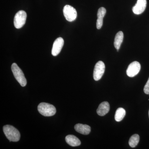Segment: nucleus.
<instances>
[{
	"label": "nucleus",
	"mask_w": 149,
	"mask_h": 149,
	"mask_svg": "<svg viewBox=\"0 0 149 149\" xmlns=\"http://www.w3.org/2000/svg\"><path fill=\"white\" fill-rule=\"evenodd\" d=\"M65 141L68 145L72 147L78 146L81 144L80 140L73 135H70L66 136Z\"/></svg>",
	"instance_id": "13"
},
{
	"label": "nucleus",
	"mask_w": 149,
	"mask_h": 149,
	"mask_svg": "<svg viewBox=\"0 0 149 149\" xmlns=\"http://www.w3.org/2000/svg\"><path fill=\"white\" fill-rule=\"evenodd\" d=\"M123 39V33L122 31H119L116 35L115 37L114 46L117 50H119Z\"/></svg>",
	"instance_id": "14"
},
{
	"label": "nucleus",
	"mask_w": 149,
	"mask_h": 149,
	"mask_svg": "<svg viewBox=\"0 0 149 149\" xmlns=\"http://www.w3.org/2000/svg\"><path fill=\"white\" fill-rule=\"evenodd\" d=\"M109 103L107 102H103L99 105L97 109V113L100 116H104L109 112Z\"/></svg>",
	"instance_id": "12"
},
{
	"label": "nucleus",
	"mask_w": 149,
	"mask_h": 149,
	"mask_svg": "<svg viewBox=\"0 0 149 149\" xmlns=\"http://www.w3.org/2000/svg\"><path fill=\"white\" fill-rule=\"evenodd\" d=\"M141 68V64L139 62L133 61L128 66L126 74L129 77H134L139 73Z\"/></svg>",
	"instance_id": "7"
},
{
	"label": "nucleus",
	"mask_w": 149,
	"mask_h": 149,
	"mask_svg": "<svg viewBox=\"0 0 149 149\" xmlns=\"http://www.w3.org/2000/svg\"><path fill=\"white\" fill-rule=\"evenodd\" d=\"M144 92L145 94L149 95V77L147 81L146 84L145 85L144 88Z\"/></svg>",
	"instance_id": "17"
},
{
	"label": "nucleus",
	"mask_w": 149,
	"mask_h": 149,
	"mask_svg": "<svg viewBox=\"0 0 149 149\" xmlns=\"http://www.w3.org/2000/svg\"><path fill=\"white\" fill-rule=\"evenodd\" d=\"M74 128L77 132L83 135H88L91 131V127L85 124L78 123L75 125Z\"/></svg>",
	"instance_id": "11"
},
{
	"label": "nucleus",
	"mask_w": 149,
	"mask_h": 149,
	"mask_svg": "<svg viewBox=\"0 0 149 149\" xmlns=\"http://www.w3.org/2000/svg\"></svg>",
	"instance_id": "18"
},
{
	"label": "nucleus",
	"mask_w": 149,
	"mask_h": 149,
	"mask_svg": "<svg viewBox=\"0 0 149 149\" xmlns=\"http://www.w3.org/2000/svg\"><path fill=\"white\" fill-rule=\"evenodd\" d=\"M27 13L24 10H19L15 14L14 19V24L17 29L22 28L26 22Z\"/></svg>",
	"instance_id": "4"
},
{
	"label": "nucleus",
	"mask_w": 149,
	"mask_h": 149,
	"mask_svg": "<svg viewBox=\"0 0 149 149\" xmlns=\"http://www.w3.org/2000/svg\"><path fill=\"white\" fill-rule=\"evenodd\" d=\"M64 40L61 37H58L54 41L52 49V54L53 56H56L60 53L63 45Z\"/></svg>",
	"instance_id": "8"
},
{
	"label": "nucleus",
	"mask_w": 149,
	"mask_h": 149,
	"mask_svg": "<svg viewBox=\"0 0 149 149\" xmlns=\"http://www.w3.org/2000/svg\"><path fill=\"white\" fill-rule=\"evenodd\" d=\"M140 140V137L138 134H134L129 139V144L131 148H135L138 145Z\"/></svg>",
	"instance_id": "16"
},
{
	"label": "nucleus",
	"mask_w": 149,
	"mask_h": 149,
	"mask_svg": "<svg viewBox=\"0 0 149 149\" xmlns=\"http://www.w3.org/2000/svg\"><path fill=\"white\" fill-rule=\"evenodd\" d=\"M146 0H137V3L132 8L133 13L136 15L143 13L146 9Z\"/></svg>",
	"instance_id": "9"
},
{
	"label": "nucleus",
	"mask_w": 149,
	"mask_h": 149,
	"mask_svg": "<svg viewBox=\"0 0 149 149\" xmlns=\"http://www.w3.org/2000/svg\"><path fill=\"white\" fill-rule=\"evenodd\" d=\"M38 110L40 114L45 116H51L55 114L56 109L51 104L42 102L39 104Z\"/></svg>",
	"instance_id": "2"
},
{
	"label": "nucleus",
	"mask_w": 149,
	"mask_h": 149,
	"mask_svg": "<svg viewBox=\"0 0 149 149\" xmlns=\"http://www.w3.org/2000/svg\"><path fill=\"white\" fill-rule=\"evenodd\" d=\"M11 70L14 76L21 86L22 87L26 86L27 82L24 73L16 63H13L11 66Z\"/></svg>",
	"instance_id": "3"
},
{
	"label": "nucleus",
	"mask_w": 149,
	"mask_h": 149,
	"mask_svg": "<svg viewBox=\"0 0 149 149\" xmlns=\"http://www.w3.org/2000/svg\"><path fill=\"white\" fill-rule=\"evenodd\" d=\"M125 111L123 108H119L118 109L116 112L115 115V119L117 122L121 121L125 117Z\"/></svg>",
	"instance_id": "15"
},
{
	"label": "nucleus",
	"mask_w": 149,
	"mask_h": 149,
	"mask_svg": "<svg viewBox=\"0 0 149 149\" xmlns=\"http://www.w3.org/2000/svg\"><path fill=\"white\" fill-rule=\"evenodd\" d=\"M105 65L103 62L99 61L96 63L94 68L93 72V78L95 81H98L102 77L104 72Z\"/></svg>",
	"instance_id": "6"
},
{
	"label": "nucleus",
	"mask_w": 149,
	"mask_h": 149,
	"mask_svg": "<svg viewBox=\"0 0 149 149\" xmlns=\"http://www.w3.org/2000/svg\"><path fill=\"white\" fill-rule=\"evenodd\" d=\"M3 130L6 137L9 140L10 142H17L20 139V133L12 125H4L3 127Z\"/></svg>",
	"instance_id": "1"
},
{
	"label": "nucleus",
	"mask_w": 149,
	"mask_h": 149,
	"mask_svg": "<svg viewBox=\"0 0 149 149\" xmlns=\"http://www.w3.org/2000/svg\"><path fill=\"white\" fill-rule=\"evenodd\" d=\"M63 13L66 20L69 22L74 21L77 17L76 10L70 5L65 6L63 9Z\"/></svg>",
	"instance_id": "5"
},
{
	"label": "nucleus",
	"mask_w": 149,
	"mask_h": 149,
	"mask_svg": "<svg viewBox=\"0 0 149 149\" xmlns=\"http://www.w3.org/2000/svg\"><path fill=\"white\" fill-rule=\"evenodd\" d=\"M106 13V10L104 7L100 8L97 12V29L101 28L103 23V18Z\"/></svg>",
	"instance_id": "10"
}]
</instances>
